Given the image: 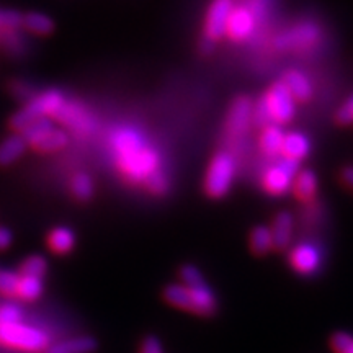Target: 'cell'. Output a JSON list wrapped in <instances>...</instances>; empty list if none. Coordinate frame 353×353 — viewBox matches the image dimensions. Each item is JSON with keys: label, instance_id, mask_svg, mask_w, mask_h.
I'll return each instance as SVG.
<instances>
[{"label": "cell", "instance_id": "e575fe53", "mask_svg": "<svg viewBox=\"0 0 353 353\" xmlns=\"http://www.w3.org/2000/svg\"><path fill=\"white\" fill-rule=\"evenodd\" d=\"M13 242V234L8 228L6 226H0V252L2 250H7L8 247L12 245Z\"/></svg>", "mask_w": 353, "mask_h": 353}, {"label": "cell", "instance_id": "5b68a950", "mask_svg": "<svg viewBox=\"0 0 353 353\" xmlns=\"http://www.w3.org/2000/svg\"><path fill=\"white\" fill-rule=\"evenodd\" d=\"M234 175H236V162L234 157L226 151L214 154L211 159L208 170L205 175V193L213 200H221L229 193L232 188Z\"/></svg>", "mask_w": 353, "mask_h": 353}, {"label": "cell", "instance_id": "cb8c5ba5", "mask_svg": "<svg viewBox=\"0 0 353 353\" xmlns=\"http://www.w3.org/2000/svg\"><path fill=\"white\" fill-rule=\"evenodd\" d=\"M250 250L252 254L262 255L270 254L273 250V239H272V231L270 228L267 226H255L252 231H250Z\"/></svg>", "mask_w": 353, "mask_h": 353}, {"label": "cell", "instance_id": "44dd1931", "mask_svg": "<svg viewBox=\"0 0 353 353\" xmlns=\"http://www.w3.org/2000/svg\"><path fill=\"white\" fill-rule=\"evenodd\" d=\"M21 26L26 32L37 34V37H48L54 32V21L46 13L39 12H30L25 13L23 20H21Z\"/></svg>", "mask_w": 353, "mask_h": 353}, {"label": "cell", "instance_id": "1f68e13d", "mask_svg": "<svg viewBox=\"0 0 353 353\" xmlns=\"http://www.w3.org/2000/svg\"><path fill=\"white\" fill-rule=\"evenodd\" d=\"M180 280L185 286H196L205 283V278H203L201 272L198 270L195 265H183L180 268Z\"/></svg>", "mask_w": 353, "mask_h": 353}, {"label": "cell", "instance_id": "30bf717a", "mask_svg": "<svg viewBox=\"0 0 353 353\" xmlns=\"http://www.w3.org/2000/svg\"><path fill=\"white\" fill-rule=\"evenodd\" d=\"M232 8V0H213V2H211L205 20L206 38H210L211 41L216 43L223 37H226V26Z\"/></svg>", "mask_w": 353, "mask_h": 353}, {"label": "cell", "instance_id": "e0dca14e", "mask_svg": "<svg viewBox=\"0 0 353 353\" xmlns=\"http://www.w3.org/2000/svg\"><path fill=\"white\" fill-rule=\"evenodd\" d=\"M291 188H293L294 196H296L299 201H304V203L312 201L317 195V176H316V174L312 170H309V169L299 170L296 176H294Z\"/></svg>", "mask_w": 353, "mask_h": 353}, {"label": "cell", "instance_id": "7402d4cb", "mask_svg": "<svg viewBox=\"0 0 353 353\" xmlns=\"http://www.w3.org/2000/svg\"><path fill=\"white\" fill-rule=\"evenodd\" d=\"M317 37V30L312 25H303L301 28H294L293 32L286 33L280 38L278 48H291V46H307L314 41Z\"/></svg>", "mask_w": 353, "mask_h": 353}, {"label": "cell", "instance_id": "9c48e42d", "mask_svg": "<svg viewBox=\"0 0 353 353\" xmlns=\"http://www.w3.org/2000/svg\"><path fill=\"white\" fill-rule=\"evenodd\" d=\"M252 100L249 97L241 95L232 101L226 117V132L231 139L244 138L252 121Z\"/></svg>", "mask_w": 353, "mask_h": 353}, {"label": "cell", "instance_id": "52a82bcc", "mask_svg": "<svg viewBox=\"0 0 353 353\" xmlns=\"http://www.w3.org/2000/svg\"><path fill=\"white\" fill-rule=\"evenodd\" d=\"M262 101L267 108L268 117H270L272 125H286L296 114V100L291 97L290 90L281 81L272 83L262 97Z\"/></svg>", "mask_w": 353, "mask_h": 353}, {"label": "cell", "instance_id": "277c9868", "mask_svg": "<svg viewBox=\"0 0 353 353\" xmlns=\"http://www.w3.org/2000/svg\"><path fill=\"white\" fill-rule=\"evenodd\" d=\"M0 343L26 353H43L51 345L50 335L44 330L23 322L0 325Z\"/></svg>", "mask_w": 353, "mask_h": 353}, {"label": "cell", "instance_id": "f1b7e54d", "mask_svg": "<svg viewBox=\"0 0 353 353\" xmlns=\"http://www.w3.org/2000/svg\"><path fill=\"white\" fill-rule=\"evenodd\" d=\"M21 20H23V13L10 10V8H2L0 10V32L20 28Z\"/></svg>", "mask_w": 353, "mask_h": 353}, {"label": "cell", "instance_id": "836d02e7", "mask_svg": "<svg viewBox=\"0 0 353 353\" xmlns=\"http://www.w3.org/2000/svg\"><path fill=\"white\" fill-rule=\"evenodd\" d=\"M139 353H164V350H162V345L161 342H159V339L149 335V337H145L143 343H141Z\"/></svg>", "mask_w": 353, "mask_h": 353}, {"label": "cell", "instance_id": "2e32d148", "mask_svg": "<svg viewBox=\"0 0 353 353\" xmlns=\"http://www.w3.org/2000/svg\"><path fill=\"white\" fill-rule=\"evenodd\" d=\"M281 82L285 83V87L288 88L291 97H293L296 101H301V103H306L312 99V85L309 82V79L304 76L303 72H299L296 69L286 70Z\"/></svg>", "mask_w": 353, "mask_h": 353}, {"label": "cell", "instance_id": "d6a6232c", "mask_svg": "<svg viewBox=\"0 0 353 353\" xmlns=\"http://www.w3.org/2000/svg\"><path fill=\"white\" fill-rule=\"evenodd\" d=\"M335 123L341 126H348L353 123V95L343 101V105L335 113Z\"/></svg>", "mask_w": 353, "mask_h": 353}, {"label": "cell", "instance_id": "8fae6325", "mask_svg": "<svg viewBox=\"0 0 353 353\" xmlns=\"http://www.w3.org/2000/svg\"><path fill=\"white\" fill-rule=\"evenodd\" d=\"M321 254L314 245L298 244L290 252V263L299 275H314L321 267Z\"/></svg>", "mask_w": 353, "mask_h": 353}, {"label": "cell", "instance_id": "d4e9b609", "mask_svg": "<svg viewBox=\"0 0 353 353\" xmlns=\"http://www.w3.org/2000/svg\"><path fill=\"white\" fill-rule=\"evenodd\" d=\"M70 192H72V195L76 196L79 201L92 200L95 192L94 180H92V176L85 174V172H79V174L74 175L72 180H70Z\"/></svg>", "mask_w": 353, "mask_h": 353}, {"label": "cell", "instance_id": "74e56055", "mask_svg": "<svg viewBox=\"0 0 353 353\" xmlns=\"http://www.w3.org/2000/svg\"><path fill=\"white\" fill-rule=\"evenodd\" d=\"M12 88H13V92H15L17 97H20V99H26V92L25 90H28V85H26V83L15 82L12 85Z\"/></svg>", "mask_w": 353, "mask_h": 353}, {"label": "cell", "instance_id": "7a4b0ae2", "mask_svg": "<svg viewBox=\"0 0 353 353\" xmlns=\"http://www.w3.org/2000/svg\"><path fill=\"white\" fill-rule=\"evenodd\" d=\"M164 299L170 306L185 309L198 316H213L218 311V299L206 281L196 286H185L182 283L165 286Z\"/></svg>", "mask_w": 353, "mask_h": 353}, {"label": "cell", "instance_id": "3957f363", "mask_svg": "<svg viewBox=\"0 0 353 353\" xmlns=\"http://www.w3.org/2000/svg\"><path fill=\"white\" fill-rule=\"evenodd\" d=\"M64 101L65 99L63 92L56 90V88L41 92V94L32 97L23 108H20L19 112L13 114L10 126L13 128V131L23 132L25 128H28L34 121L43 120V118L56 117V113L64 105Z\"/></svg>", "mask_w": 353, "mask_h": 353}, {"label": "cell", "instance_id": "8992f818", "mask_svg": "<svg viewBox=\"0 0 353 353\" xmlns=\"http://www.w3.org/2000/svg\"><path fill=\"white\" fill-rule=\"evenodd\" d=\"M26 139L28 145L41 152H56L64 149L68 145V134L65 131L59 130L52 125L50 118H43L25 128L23 132H20Z\"/></svg>", "mask_w": 353, "mask_h": 353}, {"label": "cell", "instance_id": "f546056e", "mask_svg": "<svg viewBox=\"0 0 353 353\" xmlns=\"http://www.w3.org/2000/svg\"><path fill=\"white\" fill-rule=\"evenodd\" d=\"M144 185L154 195H164V193H167V190H169V180H167V176L162 170H157L156 174L149 176Z\"/></svg>", "mask_w": 353, "mask_h": 353}, {"label": "cell", "instance_id": "4dcf8cb0", "mask_svg": "<svg viewBox=\"0 0 353 353\" xmlns=\"http://www.w3.org/2000/svg\"><path fill=\"white\" fill-rule=\"evenodd\" d=\"M330 347L334 353H353V335L347 332H337L330 339Z\"/></svg>", "mask_w": 353, "mask_h": 353}, {"label": "cell", "instance_id": "83f0119b", "mask_svg": "<svg viewBox=\"0 0 353 353\" xmlns=\"http://www.w3.org/2000/svg\"><path fill=\"white\" fill-rule=\"evenodd\" d=\"M21 317H23V311H21L19 304L15 303L0 304V325L17 324V322H21Z\"/></svg>", "mask_w": 353, "mask_h": 353}, {"label": "cell", "instance_id": "4fadbf2b", "mask_svg": "<svg viewBox=\"0 0 353 353\" xmlns=\"http://www.w3.org/2000/svg\"><path fill=\"white\" fill-rule=\"evenodd\" d=\"M272 239H273V249L285 250L290 245L291 237H293L294 231V219L293 214L288 211H280L275 216L272 224Z\"/></svg>", "mask_w": 353, "mask_h": 353}, {"label": "cell", "instance_id": "484cf974", "mask_svg": "<svg viewBox=\"0 0 353 353\" xmlns=\"http://www.w3.org/2000/svg\"><path fill=\"white\" fill-rule=\"evenodd\" d=\"M48 273V260L43 255H30L20 265L19 275L20 276H34L44 278Z\"/></svg>", "mask_w": 353, "mask_h": 353}, {"label": "cell", "instance_id": "6da1fadb", "mask_svg": "<svg viewBox=\"0 0 353 353\" xmlns=\"http://www.w3.org/2000/svg\"><path fill=\"white\" fill-rule=\"evenodd\" d=\"M112 148L121 174L132 183H144L152 174L161 170L159 154L145 143L141 132L121 128L113 134Z\"/></svg>", "mask_w": 353, "mask_h": 353}, {"label": "cell", "instance_id": "7c38bea8", "mask_svg": "<svg viewBox=\"0 0 353 353\" xmlns=\"http://www.w3.org/2000/svg\"><path fill=\"white\" fill-rule=\"evenodd\" d=\"M254 32V15L252 12L247 10L244 7L232 8L231 15H229L228 26H226V37L232 41H244Z\"/></svg>", "mask_w": 353, "mask_h": 353}, {"label": "cell", "instance_id": "8d00e7d4", "mask_svg": "<svg viewBox=\"0 0 353 353\" xmlns=\"http://www.w3.org/2000/svg\"><path fill=\"white\" fill-rule=\"evenodd\" d=\"M198 48H200V52H203V54H210L214 48V41H211L210 38L203 37L200 44H198Z\"/></svg>", "mask_w": 353, "mask_h": 353}, {"label": "cell", "instance_id": "ba28073f", "mask_svg": "<svg viewBox=\"0 0 353 353\" xmlns=\"http://www.w3.org/2000/svg\"><path fill=\"white\" fill-rule=\"evenodd\" d=\"M298 172V162L281 159L263 175V190L272 196H283L293 185V180Z\"/></svg>", "mask_w": 353, "mask_h": 353}, {"label": "cell", "instance_id": "ac0fdd59", "mask_svg": "<svg viewBox=\"0 0 353 353\" xmlns=\"http://www.w3.org/2000/svg\"><path fill=\"white\" fill-rule=\"evenodd\" d=\"M283 139H285V132L280 126L272 125V126L263 128L262 132H260V138H259L260 151H262L265 156L270 157V159L281 156V145H283Z\"/></svg>", "mask_w": 353, "mask_h": 353}, {"label": "cell", "instance_id": "4316f807", "mask_svg": "<svg viewBox=\"0 0 353 353\" xmlns=\"http://www.w3.org/2000/svg\"><path fill=\"white\" fill-rule=\"evenodd\" d=\"M19 278V272L0 270V294L6 298H15Z\"/></svg>", "mask_w": 353, "mask_h": 353}, {"label": "cell", "instance_id": "9a60e30c", "mask_svg": "<svg viewBox=\"0 0 353 353\" xmlns=\"http://www.w3.org/2000/svg\"><path fill=\"white\" fill-rule=\"evenodd\" d=\"M311 152V143L303 132L293 131L285 134L283 139V145H281V156L286 161H293V162H301L303 159H306Z\"/></svg>", "mask_w": 353, "mask_h": 353}, {"label": "cell", "instance_id": "603a6c76", "mask_svg": "<svg viewBox=\"0 0 353 353\" xmlns=\"http://www.w3.org/2000/svg\"><path fill=\"white\" fill-rule=\"evenodd\" d=\"M43 291H44V283L41 278L20 276L19 285H17L15 298L21 299V301H37V299L41 298Z\"/></svg>", "mask_w": 353, "mask_h": 353}, {"label": "cell", "instance_id": "d590c367", "mask_svg": "<svg viewBox=\"0 0 353 353\" xmlns=\"http://www.w3.org/2000/svg\"><path fill=\"white\" fill-rule=\"evenodd\" d=\"M341 180L345 187L353 190V165H347L343 167L341 172Z\"/></svg>", "mask_w": 353, "mask_h": 353}, {"label": "cell", "instance_id": "5bb4252c", "mask_svg": "<svg viewBox=\"0 0 353 353\" xmlns=\"http://www.w3.org/2000/svg\"><path fill=\"white\" fill-rule=\"evenodd\" d=\"M28 149V143L20 132H13L0 141V167L13 165L17 161L23 157Z\"/></svg>", "mask_w": 353, "mask_h": 353}, {"label": "cell", "instance_id": "d6986e66", "mask_svg": "<svg viewBox=\"0 0 353 353\" xmlns=\"http://www.w3.org/2000/svg\"><path fill=\"white\" fill-rule=\"evenodd\" d=\"M97 348V341L92 337H72L68 341L51 343L43 353H92Z\"/></svg>", "mask_w": 353, "mask_h": 353}, {"label": "cell", "instance_id": "ffe728a7", "mask_svg": "<svg viewBox=\"0 0 353 353\" xmlns=\"http://www.w3.org/2000/svg\"><path fill=\"white\" fill-rule=\"evenodd\" d=\"M48 245L54 254H69L76 247V234L70 228L57 226L48 236Z\"/></svg>", "mask_w": 353, "mask_h": 353}]
</instances>
